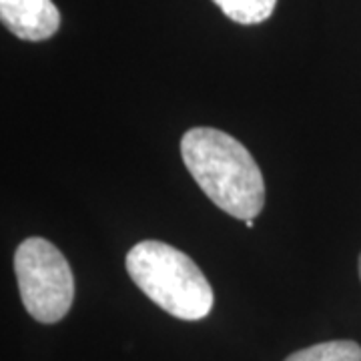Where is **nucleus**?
I'll return each instance as SVG.
<instances>
[{"label": "nucleus", "instance_id": "obj_1", "mask_svg": "<svg viewBox=\"0 0 361 361\" xmlns=\"http://www.w3.org/2000/svg\"><path fill=\"white\" fill-rule=\"evenodd\" d=\"M180 155L195 183L225 213L247 221L263 211V175L243 142L219 129L197 127L183 135Z\"/></svg>", "mask_w": 361, "mask_h": 361}, {"label": "nucleus", "instance_id": "obj_2", "mask_svg": "<svg viewBox=\"0 0 361 361\" xmlns=\"http://www.w3.org/2000/svg\"><path fill=\"white\" fill-rule=\"evenodd\" d=\"M135 285L169 315L199 322L213 310V287L189 255L161 241H141L127 255Z\"/></svg>", "mask_w": 361, "mask_h": 361}, {"label": "nucleus", "instance_id": "obj_3", "mask_svg": "<svg viewBox=\"0 0 361 361\" xmlns=\"http://www.w3.org/2000/svg\"><path fill=\"white\" fill-rule=\"evenodd\" d=\"M20 297L32 319L56 323L71 311L75 277L65 255L42 237L25 239L14 253Z\"/></svg>", "mask_w": 361, "mask_h": 361}, {"label": "nucleus", "instance_id": "obj_4", "mask_svg": "<svg viewBox=\"0 0 361 361\" xmlns=\"http://www.w3.org/2000/svg\"><path fill=\"white\" fill-rule=\"evenodd\" d=\"M0 23L18 39L40 42L59 30L61 13L52 0H0Z\"/></svg>", "mask_w": 361, "mask_h": 361}, {"label": "nucleus", "instance_id": "obj_5", "mask_svg": "<svg viewBox=\"0 0 361 361\" xmlns=\"http://www.w3.org/2000/svg\"><path fill=\"white\" fill-rule=\"evenodd\" d=\"M285 361H361V345L349 339L325 341L299 349Z\"/></svg>", "mask_w": 361, "mask_h": 361}, {"label": "nucleus", "instance_id": "obj_6", "mask_svg": "<svg viewBox=\"0 0 361 361\" xmlns=\"http://www.w3.org/2000/svg\"><path fill=\"white\" fill-rule=\"evenodd\" d=\"M227 18L239 25H259L267 20L277 0H213Z\"/></svg>", "mask_w": 361, "mask_h": 361}, {"label": "nucleus", "instance_id": "obj_7", "mask_svg": "<svg viewBox=\"0 0 361 361\" xmlns=\"http://www.w3.org/2000/svg\"><path fill=\"white\" fill-rule=\"evenodd\" d=\"M243 223H245L247 229H253V225H255V219H247V221H243Z\"/></svg>", "mask_w": 361, "mask_h": 361}, {"label": "nucleus", "instance_id": "obj_8", "mask_svg": "<svg viewBox=\"0 0 361 361\" xmlns=\"http://www.w3.org/2000/svg\"><path fill=\"white\" fill-rule=\"evenodd\" d=\"M360 277H361V255H360Z\"/></svg>", "mask_w": 361, "mask_h": 361}]
</instances>
